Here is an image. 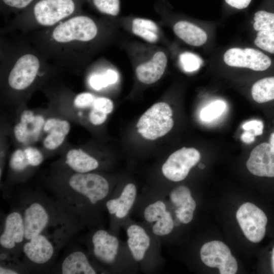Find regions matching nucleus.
<instances>
[{"label": "nucleus", "instance_id": "31", "mask_svg": "<svg viewBox=\"0 0 274 274\" xmlns=\"http://www.w3.org/2000/svg\"><path fill=\"white\" fill-rule=\"evenodd\" d=\"M170 198L172 203L178 208L186 204L193 199L190 190L184 186L175 188L170 193Z\"/></svg>", "mask_w": 274, "mask_h": 274}, {"label": "nucleus", "instance_id": "9", "mask_svg": "<svg viewBox=\"0 0 274 274\" xmlns=\"http://www.w3.org/2000/svg\"><path fill=\"white\" fill-rule=\"evenodd\" d=\"M200 254L202 261L207 266L218 268L221 274H234L237 270L235 258L229 248L221 241H213L204 244Z\"/></svg>", "mask_w": 274, "mask_h": 274}, {"label": "nucleus", "instance_id": "11", "mask_svg": "<svg viewBox=\"0 0 274 274\" xmlns=\"http://www.w3.org/2000/svg\"><path fill=\"white\" fill-rule=\"evenodd\" d=\"M45 121L41 115L29 110L23 111L13 129L16 140L23 144L36 140L43 130Z\"/></svg>", "mask_w": 274, "mask_h": 274}, {"label": "nucleus", "instance_id": "33", "mask_svg": "<svg viewBox=\"0 0 274 274\" xmlns=\"http://www.w3.org/2000/svg\"><path fill=\"white\" fill-rule=\"evenodd\" d=\"M95 97L89 92H82L77 94L74 99L76 108L84 109L92 107Z\"/></svg>", "mask_w": 274, "mask_h": 274}, {"label": "nucleus", "instance_id": "22", "mask_svg": "<svg viewBox=\"0 0 274 274\" xmlns=\"http://www.w3.org/2000/svg\"><path fill=\"white\" fill-rule=\"evenodd\" d=\"M65 160L68 166L77 173H88L98 166L97 160L80 149L68 150Z\"/></svg>", "mask_w": 274, "mask_h": 274}, {"label": "nucleus", "instance_id": "19", "mask_svg": "<svg viewBox=\"0 0 274 274\" xmlns=\"http://www.w3.org/2000/svg\"><path fill=\"white\" fill-rule=\"evenodd\" d=\"M175 35L186 44L193 46H201L208 40L206 31L198 26L186 20L177 22L173 27Z\"/></svg>", "mask_w": 274, "mask_h": 274}, {"label": "nucleus", "instance_id": "27", "mask_svg": "<svg viewBox=\"0 0 274 274\" xmlns=\"http://www.w3.org/2000/svg\"><path fill=\"white\" fill-rule=\"evenodd\" d=\"M118 78L117 73L113 70L109 69L102 74L92 75L89 82L92 88L99 90L108 85L115 84L117 81Z\"/></svg>", "mask_w": 274, "mask_h": 274}, {"label": "nucleus", "instance_id": "15", "mask_svg": "<svg viewBox=\"0 0 274 274\" xmlns=\"http://www.w3.org/2000/svg\"><path fill=\"white\" fill-rule=\"evenodd\" d=\"M95 256L106 263H113L117 255L119 242L116 237L104 230H97L92 238Z\"/></svg>", "mask_w": 274, "mask_h": 274}, {"label": "nucleus", "instance_id": "7", "mask_svg": "<svg viewBox=\"0 0 274 274\" xmlns=\"http://www.w3.org/2000/svg\"><path fill=\"white\" fill-rule=\"evenodd\" d=\"M40 68V61L35 54L26 53L15 61L8 77L9 87L15 91H23L35 82Z\"/></svg>", "mask_w": 274, "mask_h": 274}, {"label": "nucleus", "instance_id": "13", "mask_svg": "<svg viewBox=\"0 0 274 274\" xmlns=\"http://www.w3.org/2000/svg\"><path fill=\"white\" fill-rule=\"evenodd\" d=\"M23 219L24 238L30 240L41 234L48 223L49 216L41 204L34 202L25 209Z\"/></svg>", "mask_w": 274, "mask_h": 274}, {"label": "nucleus", "instance_id": "29", "mask_svg": "<svg viewBox=\"0 0 274 274\" xmlns=\"http://www.w3.org/2000/svg\"><path fill=\"white\" fill-rule=\"evenodd\" d=\"M90 1L96 9L103 14L116 16L120 12V0Z\"/></svg>", "mask_w": 274, "mask_h": 274}, {"label": "nucleus", "instance_id": "35", "mask_svg": "<svg viewBox=\"0 0 274 274\" xmlns=\"http://www.w3.org/2000/svg\"><path fill=\"white\" fill-rule=\"evenodd\" d=\"M92 108L109 114L113 111V103L111 99L105 97H95Z\"/></svg>", "mask_w": 274, "mask_h": 274}, {"label": "nucleus", "instance_id": "23", "mask_svg": "<svg viewBox=\"0 0 274 274\" xmlns=\"http://www.w3.org/2000/svg\"><path fill=\"white\" fill-rule=\"evenodd\" d=\"M61 271L63 274L96 273L86 256L81 251L74 252L64 259Z\"/></svg>", "mask_w": 274, "mask_h": 274}, {"label": "nucleus", "instance_id": "40", "mask_svg": "<svg viewBox=\"0 0 274 274\" xmlns=\"http://www.w3.org/2000/svg\"><path fill=\"white\" fill-rule=\"evenodd\" d=\"M270 265L272 272L274 273V245L270 252Z\"/></svg>", "mask_w": 274, "mask_h": 274}, {"label": "nucleus", "instance_id": "32", "mask_svg": "<svg viewBox=\"0 0 274 274\" xmlns=\"http://www.w3.org/2000/svg\"><path fill=\"white\" fill-rule=\"evenodd\" d=\"M195 208L196 202L193 199L187 204L178 208L175 211L178 219L184 224L189 223L193 219Z\"/></svg>", "mask_w": 274, "mask_h": 274}, {"label": "nucleus", "instance_id": "12", "mask_svg": "<svg viewBox=\"0 0 274 274\" xmlns=\"http://www.w3.org/2000/svg\"><path fill=\"white\" fill-rule=\"evenodd\" d=\"M167 63V58L165 53L161 51L156 52L150 60L136 67V78L144 84L154 83L163 75Z\"/></svg>", "mask_w": 274, "mask_h": 274}, {"label": "nucleus", "instance_id": "38", "mask_svg": "<svg viewBox=\"0 0 274 274\" xmlns=\"http://www.w3.org/2000/svg\"><path fill=\"white\" fill-rule=\"evenodd\" d=\"M229 6L237 10L247 8L252 0H224Z\"/></svg>", "mask_w": 274, "mask_h": 274}, {"label": "nucleus", "instance_id": "17", "mask_svg": "<svg viewBox=\"0 0 274 274\" xmlns=\"http://www.w3.org/2000/svg\"><path fill=\"white\" fill-rule=\"evenodd\" d=\"M29 241L24 245L23 252L31 261L44 264L51 258L54 247L45 236L40 234Z\"/></svg>", "mask_w": 274, "mask_h": 274}, {"label": "nucleus", "instance_id": "20", "mask_svg": "<svg viewBox=\"0 0 274 274\" xmlns=\"http://www.w3.org/2000/svg\"><path fill=\"white\" fill-rule=\"evenodd\" d=\"M127 244L134 259L142 260L150 246V239L145 230L138 225H132L127 230Z\"/></svg>", "mask_w": 274, "mask_h": 274}, {"label": "nucleus", "instance_id": "6", "mask_svg": "<svg viewBox=\"0 0 274 274\" xmlns=\"http://www.w3.org/2000/svg\"><path fill=\"white\" fill-rule=\"evenodd\" d=\"M200 159V154L197 149L183 147L168 157L162 166V172L167 179L172 181H182Z\"/></svg>", "mask_w": 274, "mask_h": 274}, {"label": "nucleus", "instance_id": "39", "mask_svg": "<svg viewBox=\"0 0 274 274\" xmlns=\"http://www.w3.org/2000/svg\"><path fill=\"white\" fill-rule=\"evenodd\" d=\"M242 141L247 144L253 143L255 140V136L249 131H244L241 135Z\"/></svg>", "mask_w": 274, "mask_h": 274}, {"label": "nucleus", "instance_id": "5", "mask_svg": "<svg viewBox=\"0 0 274 274\" xmlns=\"http://www.w3.org/2000/svg\"><path fill=\"white\" fill-rule=\"evenodd\" d=\"M238 224L247 238L254 243L262 241L266 234L268 217L265 213L253 203L242 204L236 213Z\"/></svg>", "mask_w": 274, "mask_h": 274}, {"label": "nucleus", "instance_id": "16", "mask_svg": "<svg viewBox=\"0 0 274 274\" xmlns=\"http://www.w3.org/2000/svg\"><path fill=\"white\" fill-rule=\"evenodd\" d=\"M24 238L23 219L17 212L9 214L6 217L5 228L0 237L1 245L6 249L13 248Z\"/></svg>", "mask_w": 274, "mask_h": 274}, {"label": "nucleus", "instance_id": "14", "mask_svg": "<svg viewBox=\"0 0 274 274\" xmlns=\"http://www.w3.org/2000/svg\"><path fill=\"white\" fill-rule=\"evenodd\" d=\"M70 129V123L66 120L56 117L46 120L43 131L47 134L43 141L45 148L49 150L57 149L64 142Z\"/></svg>", "mask_w": 274, "mask_h": 274}, {"label": "nucleus", "instance_id": "24", "mask_svg": "<svg viewBox=\"0 0 274 274\" xmlns=\"http://www.w3.org/2000/svg\"><path fill=\"white\" fill-rule=\"evenodd\" d=\"M251 95L258 104L274 102V75L262 77L252 85Z\"/></svg>", "mask_w": 274, "mask_h": 274}, {"label": "nucleus", "instance_id": "18", "mask_svg": "<svg viewBox=\"0 0 274 274\" xmlns=\"http://www.w3.org/2000/svg\"><path fill=\"white\" fill-rule=\"evenodd\" d=\"M44 159L42 153L37 148L27 146L15 150L11 156L10 166L16 172H21L29 166H37Z\"/></svg>", "mask_w": 274, "mask_h": 274}, {"label": "nucleus", "instance_id": "21", "mask_svg": "<svg viewBox=\"0 0 274 274\" xmlns=\"http://www.w3.org/2000/svg\"><path fill=\"white\" fill-rule=\"evenodd\" d=\"M136 189L133 184L129 183L124 188L119 198L109 200L106 206L109 212L123 218L128 214L135 199Z\"/></svg>", "mask_w": 274, "mask_h": 274}, {"label": "nucleus", "instance_id": "10", "mask_svg": "<svg viewBox=\"0 0 274 274\" xmlns=\"http://www.w3.org/2000/svg\"><path fill=\"white\" fill-rule=\"evenodd\" d=\"M246 165L256 176L274 179V147L268 141L259 144L251 151Z\"/></svg>", "mask_w": 274, "mask_h": 274}, {"label": "nucleus", "instance_id": "36", "mask_svg": "<svg viewBox=\"0 0 274 274\" xmlns=\"http://www.w3.org/2000/svg\"><path fill=\"white\" fill-rule=\"evenodd\" d=\"M242 128L245 131L252 132L256 136L263 134L264 124L261 120H252L245 123Z\"/></svg>", "mask_w": 274, "mask_h": 274}, {"label": "nucleus", "instance_id": "26", "mask_svg": "<svg viewBox=\"0 0 274 274\" xmlns=\"http://www.w3.org/2000/svg\"><path fill=\"white\" fill-rule=\"evenodd\" d=\"M132 31L134 35L150 43H155L158 40V27L150 19L134 18L132 21Z\"/></svg>", "mask_w": 274, "mask_h": 274}, {"label": "nucleus", "instance_id": "28", "mask_svg": "<svg viewBox=\"0 0 274 274\" xmlns=\"http://www.w3.org/2000/svg\"><path fill=\"white\" fill-rule=\"evenodd\" d=\"M226 108V105L224 101L217 100L201 110L200 118L204 122H211L221 115Z\"/></svg>", "mask_w": 274, "mask_h": 274}, {"label": "nucleus", "instance_id": "25", "mask_svg": "<svg viewBox=\"0 0 274 274\" xmlns=\"http://www.w3.org/2000/svg\"><path fill=\"white\" fill-rule=\"evenodd\" d=\"M147 221L156 222L153 225V233L159 236L167 235L172 231L174 223L169 212L166 211L165 206L155 208L149 215Z\"/></svg>", "mask_w": 274, "mask_h": 274}, {"label": "nucleus", "instance_id": "8", "mask_svg": "<svg viewBox=\"0 0 274 274\" xmlns=\"http://www.w3.org/2000/svg\"><path fill=\"white\" fill-rule=\"evenodd\" d=\"M68 185L75 192L87 198L92 204L105 198L109 185L101 176L94 173H77L68 179Z\"/></svg>", "mask_w": 274, "mask_h": 274}, {"label": "nucleus", "instance_id": "2", "mask_svg": "<svg viewBox=\"0 0 274 274\" xmlns=\"http://www.w3.org/2000/svg\"><path fill=\"white\" fill-rule=\"evenodd\" d=\"M80 0H37L27 10L33 20L43 26H53L76 13Z\"/></svg>", "mask_w": 274, "mask_h": 274}, {"label": "nucleus", "instance_id": "41", "mask_svg": "<svg viewBox=\"0 0 274 274\" xmlns=\"http://www.w3.org/2000/svg\"><path fill=\"white\" fill-rule=\"evenodd\" d=\"M0 273L1 274H16V273H18V272H17L16 271L13 270L4 268L1 266L0 267Z\"/></svg>", "mask_w": 274, "mask_h": 274}, {"label": "nucleus", "instance_id": "34", "mask_svg": "<svg viewBox=\"0 0 274 274\" xmlns=\"http://www.w3.org/2000/svg\"><path fill=\"white\" fill-rule=\"evenodd\" d=\"M37 0H1L3 6L14 10H26Z\"/></svg>", "mask_w": 274, "mask_h": 274}, {"label": "nucleus", "instance_id": "1", "mask_svg": "<svg viewBox=\"0 0 274 274\" xmlns=\"http://www.w3.org/2000/svg\"><path fill=\"white\" fill-rule=\"evenodd\" d=\"M173 111L166 102L154 104L140 117L136 127L145 139L154 140L166 134L174 126Z\"/></svg>", "mask_w": 274, "mask_h": 274}, {"label": "nucleus", "instance_id": "30", "mask_svg": "<svg viewBox=\"0 0 274 274\" xmlns=\"http://www.w3.org/2000/svg\"><path fill=\"white\" fill-rule=\"evenodd\" d=\"M183 69L187 72H192L198 70L202 64L201 59L197 55L189 52L181 54L179 57Z\"/></svg>", "mask_w": 274, "mask_h": 274}, {"label": "nucleus", "instance_id": "3", "mask_svg": "<svg viewBox=\"0 0 274 274\" xmlns=\"http://www.w3.org/2000/svg\"><path fill=\"white\" fill-rule=\"evenodd\" d=\"M97 32V26L92 18L79 15L58 24L53 29L51 37L59 44L87 42L94 39Z\"/></svg>", "mask_w": 274, "mask_h": 274}, {"label": "nucleus", "instance_id": "4", "mask_svg": "<svg viewBox=\"0 0 274 274\" xmlns=\"http://www.w3.org/2000/svg\"><path fill=\"white\" fill-rule=\"evenodd\" d=\"M223 59L229 66L246 68L256 72H264L274 68V60L268 54L253 48H229L224 53Z\"/></svg>", "mask_w": 274, "mask_h": 274}, {"label": "nucleus", "instance_id": "37", "mask_svg": "<svg viewBox=\"0 0 274 274\" xmlns=\"http://www.w3.org/2000/svg\"><path fill=\"white\" fill-rule=\"evenodd\" d=\"M107 114L96 109L92 108L89 114V119L92 124L99 125L105 122L107 118Z\"/></svg>", "mask_w": 274, "mask_h": 274}]
</instances>
